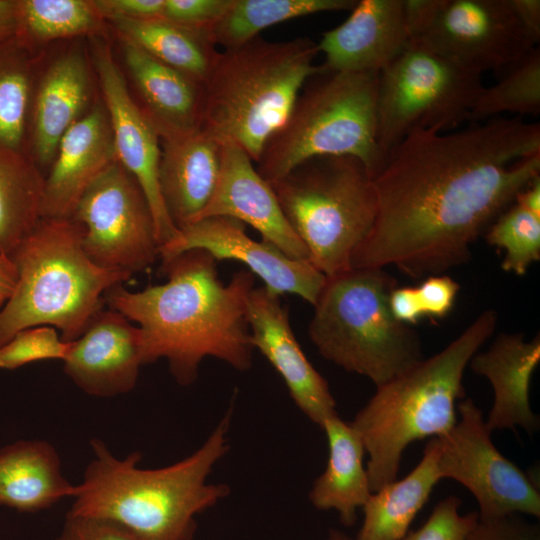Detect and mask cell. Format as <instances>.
I'll use <instances>...</instances> for the list:
<instances>
[{
    "label": "cell",
    "mask_w": 540,
    "mask_h": 540,
    "mask_svg": "<svg viewBox=\"0 0 540 540\" xmlns=\"http://www.w3.org/2000/svg\"><path fill=\"white\" fill-rule=\"evenodd\" d=\"M97 266L133 275L159 257L153 213L137 180L116 160L86 188L71 216Z\"/></svg>",
    "instance_id": "8fae6325"
},
{
    "label": "cell",
    "mask_w": 540,
    "mask_h": 540,
    "mask_svg": "<svg viewBox=\"0 0 540 540\" xmlns=\"http://www.w3.org/2000/svg\"><path fill=\"white\" fill-rule=\"evenodd\" d=\"M223 161L216 189L199 219L231 217L249 224L292 259L308 260V251L289 225L270 185L252 159L236 144L223 142ZM197 221V220H196Z\"/></svg>",
    "instance_id": "ac0fdd59"
},
{
    "label": "cell",
    "mask_w": 540,
    "mask_h": 540,
    "mask_svg": "<svg viewBox=\"0 0 540 540\" xmlns=\"http://www.w3.org/2000/svg\"><path fill=\"white\" fill-rule=\"evenodd\" d=\"M216 262L205 250H188L161 260L165 283L135 292L119 284L104 296L107 307L138 325L143 365L166 359L180 385L196 381L206 357L238 371L252 365L246 314L255 276L241 270L224 284Z\"/></svg>",
    "instance_id": "7a4b0ae2"
},
{
    "label": "cell",
    "mask_w": 540,
    "mask_h": 540,
    "mask_svg": "<svg viewBox=\"0 0 540 540\" xmlns=\"http://www.w3.org/2000/svg\"><path fill=\"white\" fill-rule=\"evenodd\" d=\"M44 177L25 153L0 147V255L13 254L41 219Z\"/></svg>",
    "instance_id": "f1b7e54d"
},
{
    "label": "cell",
    "mask_w": 540,
    "mask_h": 540,
    "mask_svg": "<svg viewBox=\"0 0 540 540\" xmlns=\"http://www.w3.org/2000/svg\"><path fill=\"white\" fill-rule=\"evenodd\" d=\"M356 3V0H231L208 33L215 46L236 48L272 25L321 12L351 11Z\"/></svg>",
    "instance_id": "f546056e"
},
{
    "label": "cell",
    "mask_w": 540,
    "mask_h": 540,
    "mask_svg": "<svg viewBox=\"0 0 540 540\" xmlns=\"http://www.w3.org/2000/svg\"><path fill=\"white\" fill-rule=\"evenodd\" d=\"M34 90L30 49L14 36L0 41V147L25 153Z\"/></svg>",
    "instance_id": "4dcf8cb0"
},
{
    "label": "cell",
    "mask_w": 540,
    "mask_h": 540,
    "mask_svg": "<svg viewBox=\"0 0 540 540\" xmlns=\"http://www.w3.org/2000/svg\"><path fill=\"white\" fill-rule=\"evenodd\" d=\"M467 540H540L538 524L519 518L518 514L480 520Z\"/></svg>",
    "instance_id": "f35d334b"
},
{
    "label": "cell",
    "mask_w": 540,
    "mask_h": 540,
    "mask_svg": "<svg viewBox=\"0 0 540 540\" xmlns=\"http://www.w3.org/2000/svg\"><path fill=\"white\" fill-rule=\"evenodd\" d=\"M325 540H355L343 531L337 529H331Z\"/></svg>",
    "instance_id": "c3c4849f"
},
{
    "label": "cell",
    "mask_w": 540,
    "mask_h": 540,
    "mask_svg": "<svg viewBox=\"0 0 540 540\" xmlns=\"http://www.w3.org/2000/svg\"><path fill=\"white\" fill-rule=\"evenodd\" d=\"M127 70L141 99L140 108L160 139L199 128L202 83L123 40Z\"/></svg>",
    "instance_id": "cb8c5ba5"
},
{
    "label": "cell",
    "mask_w": 540,
    "mask_h": 540,
    "mask_svg": "<svg viewBox=\"0 0 540 540\" xmlns=\"http://www.w3.org/2000/svg\"><path fill=\"white\" fill-rule=\"evenodd\" d=\"M485 239L505 252L501 268L522 276L540 260V217L513 202L489 225Z\"/></svg>",
    "instance_id": "836d02e7"
},
{
    "label": "cell",
    "mask_w": 540,
    "mask_h": 540,
    "mask_svg": "<svg viewBox=\"0 0 540 540\" xmlns=\"http://www.w3.org/2000/svg\"><path fill=\"white\" fill-rule=\"evenodd\" d=\"M461 503L454 495L442 499L419 529L408 531L400 540H467L479 516L477 511L460 514Z\"/></svg>",
    "instance_id": "d590c367"
},
{
    "label": "cell",
    "mask_w": 540,
    "mask_h": 540,
    "mask_svg": "<svg viewBox=\"0 0 540 540\" xmlns=\"http://www.w3.org/2000/svg\"><path fill=\"white\" fill-rule=\"evenodd\" d=\"M389 306L393 316L406 325H414L424 317L416 287L396 286L390 293Z\"/></svg>",
    "instance_id": "7bdbcfd3"
},
{
    "label": "cell",
    "mask_w": 540,
    "mask_h": 540,
    "mask_svg": "<svg viewBox=\"0 0 540 540\" xmlns=\"http://www.w3.org/2000/svg\"><path fill=\"white\" fill-rule=\"evenodd\" d=\"M54 540H135L117 525L92 517L67 514Z\"/></svg>",
    "instance_id": "ab89813d"
},
{
    "label": "cell",
    "mask_w": 540,
    "mask_h": 540,
    "mask_svg": "<svg viewBox=\"0 0 540 540\" xmlns=\"http://www.w3.org/2000/svg\"><path fill=\"white\" fill-rule=\"evenodd\" d=\"M445 0H403V16L411 41L420 39L433 25Z\"/></svg>",
    "instance_id": "b9f144b4"
},
{
    "label": "cell",
    "mask_w": 540,
    "mask_h": 540,
    "mask_svg": "<svg viewBox=\"0 0 540 540\" xmlns=\"http://www.w3.org/2000/svg\"><path fill=\"white\" fill-rule=\"evenodd\" d=\"M415 41L481 75L501 71L537 46L508 0H445L431 28Z\"/></svg>",
    "instance_id": "4fadbf2b"
},
{
    "label": "cell",
    "mask_w": 540,
    "mask_h": 540,
    "mask_svg": "<svg viewBox=\"0 0 540 540\" xmlns=\"http://www.w3.org/2000/svg\"><path fill=\"white\" fill-rule=\"evenodd\" d=\"M396 280L383 268H350L326 277L309 337L328 361L380 386L423 359L415 330L389 306Z\"/></svg>",
    "instance_id": "52a82bcc"
},
{
    "label": "cell",
    "mask_w": 540,
    "mask_h": 540,
    "mask_svg": "<svg viewBox=\"0 0 540 540\" xmlns=\"http://www.w3.org/2000/svg\"><path fill=\"white\" fill-rule=\"evenodd\" d=\"M321 429L327 438L328 460L312 484L309 500L316 509L336 511L343 525L352 526L372 493L363 462L365 448L351 423L338 413L326 419Z\"/></svg>",
    "instance_id": "484cf974"
},
{
    "label": "cell",
    "mask_w": 540,
    "mask_h": 540,
    "mask_svg": "<svg viewBox=\"0 0 540 540\" xmlns=\"http://www.w3.org/2000/svg\"><path fill=\"white\" fill-rule=\"evenodd\" d=\"M123 37L157 60L203 84L218 50L208 30L195 29L165 18L111 19Z\"/></svg>",
    "instance_id": "83f0119b"
},
{
    "label": "cell",
    "mask_w": 540,
    "mask_h": 540,
    "mask_svg": "<svg viewBox=\"0 0 540 540\" xmlns=\"http://www.w3.org/2000/svg\"><path fill=\"white\" fill-rule=\"evenodd\" d=\"M87 60L80 51L56 59L33 90L28 125L35 165H51L66 131L82 116L90 93Z\"/></svg>",
    "instance_id": "603a6c76"
},
{
    "label": "cell",
    "mask_w": 540,
    "mask_h": 540,
    "mask_svg": "<svg viewBox=\"0 0 540 540\" xmlns=\"http://www.w3.org/2000/svg\"><path fill=\"white\" fill-rule=\"evenodd\" d=\"M318 43L308 37L260 36L218 51L203 82L199 128L231 142L257 162L267 139L285 121L305 81L319 72Z\"/></svg>",
    "instance_id": "5b68a950"
},
{
    "label": "cell",
    "mask_w": 540,
    "mask_h": 540,
    "mask_svg": "<svg viewBox=\"0 0 540 540\" xmlns=\"http://www.w3.org/2000/svg\"><path fill=\"white\" fill-rule=\"evenodd\" d=\"M77 485L63 475L56 449L44 440H17L0 448V506L37 512L67 497Z\"/></svg>",
    "instance_id": "d4e9b609"
},
{
    "label": "cell",
    "mask_w": 540,
    "mask_h": 540,
    "mask_svg": "<svg viewBox=\"0 0 540 540\" xmlns=\"http://www.w3.org/2000/svg\"><path fill=\"white\" fill-rule=\"evenodd\" d=\"M279 296L265 286L251 291L246 314L251 344L280 375L298 409L321 428L337 414L336 401L300 347Z\"/></svg>",
    "instance_id": "2e32d148"
},
{
    "label": "cell",
    "mask_w": 540,
    "mask_h": 540,
    "mask_svg": "<svg viewBox=\"0 0 540 540\" xmlns=\"http://www.w3.org/2000/svg\"><path fill=\"white\" fill-rule=\"evenodd\" d=\"M231 0H165L163 18L176 24L208 30L228 9Z\"/></svg>",
    "instance_id": "8d00e7d4"
},
{
    "label": "cell",
    "mask_w": 540,
    "mask_h": 540,
    "mask_svg": "<svg viewBox=\"0 0 540 540\" xmlns=\"http://www.w3.org/2000/svg\"><path fill=\"white\" fill-rule=\"evenodd\" d=\"M17 281V271L12 259L0 255V308L9 299Z\"/></svg>",
    "instance_id": "bcb514c9"
},
{
    "label": "cell",
    "mask_w": 540,
    "mask_h": 540,
    "mask_svg": "<svg viewBox=\"0 0 540 540\" xmlns=\"http://www.w3.org/2000/svg\"><path fill=\"white\" fill-rule=\"evenodd\" d=\"M482 75L469 71L419 41L378 76L377 135L387 152L418 130L446 132L468 121L483 90Z\"/></svg>",
    "instance_id": "30bf717a"
},
{
    "label": "cell",
    "mask_w": 540,
    "mask_h": 540,
    "mask_svg": "<svg viewBox=\"0 0 540 540\" xmlns=\"http://www.w3.org/2000/svg\"><path fill=\"white\" fill-rule=\"evenodd\" d=\"M19 31V0H0V41Z\"/></svg>",
    "instance_id": "f6af8a7d"
},
{
    "label": "cell",
    "mask_w": 540,
    "mask_h": 540,
    "mask_svg": "<svg viewBox=\"0 0 540 540\" xmlns=\"http://www.w3.org/2000/svg\"><path fill=\"white\" fill-rule=\"evenodd\" d=\"M161 141L160 192L179 230L198 220L209 203L220 177L224 143L200 128Z\"/></svg>",
    "instance_id": "44dd1931"
},
{
    "label": "cell",
    "mask_w": 540,
    "mask_h": 540,
    "mask_svg": "<svg viewBox=\"0 0 540 540\" xmlns=\"http://www.w3.org/2000/svg\"><path fill=\"white\" fill-rule=\"evenodd\" d=\"M192 249L205 250L216 261L241 262L270 291L296 294L312 305L326 281L308 260L292 259L273 244L252 239L245 224L231 217H206L179 229L159 247V258L166 260Z\"/></svg>",
    "instance_id": "5bb4252c"
},
{
    "label": "cell",
    "mask_w": 540,
    "mask_h": 540,
    "mask_svg": "<svg viewBox=\"0 0 540 540\" xmlns=\"http://www.w3.org/2000/svg\"><path fill=\"white\" fill-rule=\"evenodd\" d=\"M71 346L72 341H64L54 327H30L0 347V368L14 370L37 361H64Z\"/></svg>",
    "instance_id": "e575fe53"
},
{
    "label": "cell",
    "mask_w": 540,
    "mask_h": 540,
    "mask_svg": "<svg viewBox=\"0 0 540 540\" xmlns=\"http://www.w3.org/2000/svg\"><path fill=\"white\" fill-rule=\"evenodd\" d=\"M499 81L486 88L474 102L469 122L479 123L503 113H540V50L536 46L504 69Z\"/></svg>",
    "instance_id": "1f68e13d"
},
{
    "label": "cell",
    "mask_w": 540,
    "mask_h": 540,
    "mask_svg": "<svg viewBox=\"0 0 540 540\" xmlns=\"http://www.w3.org/2000/svg\"><path fill=\"white\" fill-rule=\"evenodd\" d=\"M508 4L526 35L537 45L540 40V1L508 0Z\"/></svg>",
    "instance_id": "ee69618b"
},
{
    "label": "cell",
    "mask_w": 540,
    "mask_h": 540,
    "mask_svg": "<svg viewBox=\"0 0 540 540\" xmlns=\"http://www.w3.org/2000/svg\"><path fill=\"white\" fill-rule=\"evenodd\" d=\"M117 160L106 108L97 105L62 137L44 178L41 218H70L92 181Z\"/></svg>",
    "instance_id": "ffe728a7"
},
{
    "label": "cell",
    "mask_w": 540,
    "mask_h": 540,
    "mask_svg": "<svg viewBox=\"0 0 540 540\" xmlns=\"http://www.w3.org/2000/svg\"><path fill=\"white\" fill-rule=\"evenodd\" d=\"M143 366L138 326L118 311L100 308L63 361L65 374L83 392L113 397L134 389Z\"/></svg>",
    "instance_id": "e0dca14e"
},
{
    "label": "cell",
    "mask_w": 540,
    "mask_h": 540,
    "mask_svg": "<svg viewBox=\"0 0 540 540\" xmlns=\"http://www.w3.org/2000/svg\"><path fill=\"white\" fill-rule=\"evenodd\" d=\"M270 185L309 262L326 277L350 269L377 215L373 176L365 164L350 155L316 156Z\"/></svg>",
    "instance_id": "9c48e42d"
},
{
    "label": "cell",
    "mask_w": 540,
    "mask_h": 540,
    "mask_svg": "<svg viewBox=\"0 0 540 540\" xmlns=\"http://www.w3.org/2000/svg\"><path fill=\"white\" fill-rule=\"evenodd\" d=\"M539 362V334L529 341L522 333L499 334L486 351L471 358L468 366L493 388V404L485 420L491 432L521 427L531 435L539 430V416L529 401L531 378Z\"/></svg>",
    "instance_id": "7402d4cb"
},
{
    "label": "cell",
    "mask_w": 540,
    "mask_h": 540,
    "mask_svg": "<svg viewBox=\"0 0 540 540\" xmlns=\"http://www.w3.org/2000/svg\"><path fill=\"white\" fill-rule=\"evenodd\" d=\"M515 203L540 217V176L534 178L525 188L516 196Z\"/></svg>",
    "instance_id": "7dc6e473"
},
{
    "label": "cell",
    "mask_w": 540,
    "mask_h": 540,
    "mask_svg": "<svg viewBox=\"0 0 540 540\" xmlns=\"http://www.w3.org/2000/svg\"><path fill=\"white\" fill-rule=\"evenodd\" d=\"M424 317L442 319L452 310L459 284L447 275L428 276L416 287Z\"/></svg>",
    "instance_id": "74e56055"
},
{
    "label": "cell",
    "mask_w": 540,
    "mask_h": 540,
    "mask_svg": "<svg viewBox=\"0 0 540 540\" xmlns=\"http://www.w3.org/2000/svg\"><path fill=\"white\" fill-rule=\"evenodd\" d=\"M231 415L229 409L192 454L161 468L139 467V452L117 458L93 439L94 456L68 514L111 522L135 540H192L196 517L230 492L208 478L229 450Z\"/></svg>",
    "instance_id": "3957f363"
},
{
    "label": "cell",
    "mask_w": 540,
    "mask_h": 540,
    "mask_svg": "<svg viewBox=\"0 0 540 540\" xmlns=\"http://www.w3.org/2000/svg\"><path fill=\"white\" fill-rule=\"evenodd\" d=\"M498 315L483 311L435 355L377 386L351 423L369 459L371 492L397 479L404 450L412 442L441 437L457 422V401L464 399L463 377L471 358L491 337Z\"/></svg>",
    "instance_id": "277c9868"
},
{
    "label": "cell",
    "mask_w": 540,
    "mask_h": 540,
    "mask_svg": "<svg viewBox=\"0 0 540 540\" xmlns=\"http://www.w3.org/2000/svg\"><path fill=\"white\" fill-rule=\"evenodd\" d=\"M436 437L426 443L418 465L404 478L372 492L362 507L363 521L355 540H400L442 480Z\"/></svg>",
    "instance_id": "4316f807"
},
{
    "label": "cell",
    "mask_w": 540,
    "mask_h": 540,
    "mask_svg": "<svg viewBox=\"0 0 540 540\" xmlns=\"http://www.w3.org/2000/svg\"><path fill=\"white\" fill-rule=\"evenodd\" d=\"M102 18L152 19L163 18L165 0H93Z\"/></svg>",
    "instance_id": "60d3db41"
},
{
    "label": "cell",
    "mask_w": 540,
    "mask_h": 540,
    "mask_svg": "<svg viewBox=\"0 0 540 540\" xmlns=\"http://www.w3.org/2000/svg\"><path fill=\"white\" fill-rule=\"evenodd\" d=\"M101 19L92 1L19 0L16 36L30 49L31 43L91 33L99 28Z\"/></svg>",
    "instance_id": "d6a6232c"
},
{
    "label": "cell",
    "mask_w": 540,
    "mask_h": 540,
    "mask_svg": "<svg viewBox=\"0 0 540 540\" xmlns=\"http://www.w3.org/2000/svg\"><path fill=\"white\" fill-rule=\"evenodd\" d=\"M13 293L0 308V347L18 332L51 326L76 340L104 296L131 274L94 264L82 248V228L70 218H41L12 256Z\"/></svg>",
    "instance_id": "8992f818"
},
{
    "label": "cell",
    "mask_w": 540,
    "mask_h": 540,
    "mask_svg": "<svg viewBox=\"0 0 540 540\" xmlns=\"http://www.w3.org/2000/svg\"><path fill=\"white\" fill-rule=\"evenodd\" d=\"M94 65L102 89L117 160L137 180L151 207L159 247L177 229L165 209L159 186L160 136L132 98L109 46L99 43Z\"/></svg>",
    "instance_id": "9a60e30c"
},
{
    "label": "cell",
    "mask_w": 540,
    "mask_h": 540,
    "mask_svg": "<svg viewBox=\"0 0 540 540\" xmlns=\"http://www.w3.org/2000/svg\"><path fill=\"white\" fill-rule=\"evenodd\" d=\"M378 76L323 68L310 76L263 147L256 162L261 177L271 183L309 158L350 155L374 178L385 160L377 135Z\"/></svg>",
    "instance_id": "ba28073f"
},
{
    "label": "cell",
    "mask_w": 540,
    "mask_h": 540,
    "mask_svg": "<svg viewBox=\"0 0 540 540\" xmlns=\"http://www.w3.org/2000/svg\"><path fill=\"white\" fill-rule=\"evenodd\" d=\"M540 176V125L495 117L456 132L418 130L390 149L374 176L377 215L351 268L395 266L438 275Z\"/></svg>",
    "instance_id": "6da1fadb"
},
{
    "label": "cell",
    "mask_w": 540,
    "mask_h": 540,
    "mask_svg": "<svg viewBox=\"0 0 540 540\" xmlns=\"http://www.w3.org/2000/svg\"><path fill=\"white\" fill-rule=\"evenodd\" d=\"M411 42L403 0H361L339 26L318 43L322 68L334 72L380 73Z\"/></svg>",
    "instance_id": "d6986e66"
},
{
    "label": "cell",
    "mask_w": 540,
    "mask_h": 540,
    "mask_svg": "<svg viewBox=\"0 0 540 540\" xmlns=\"http://www.w3.org/2000/svg\"><path fill=\"white\" fill-rule=\"evenodd\" d=\"M457 412L454 427L436 437L441 478L455 480L473 494L480 520L520 513L539 518L538 486L493 444L481 409L465 398Z\"/></svg>",
    "instance_id": "7c38bea8"
}]
</instances>
